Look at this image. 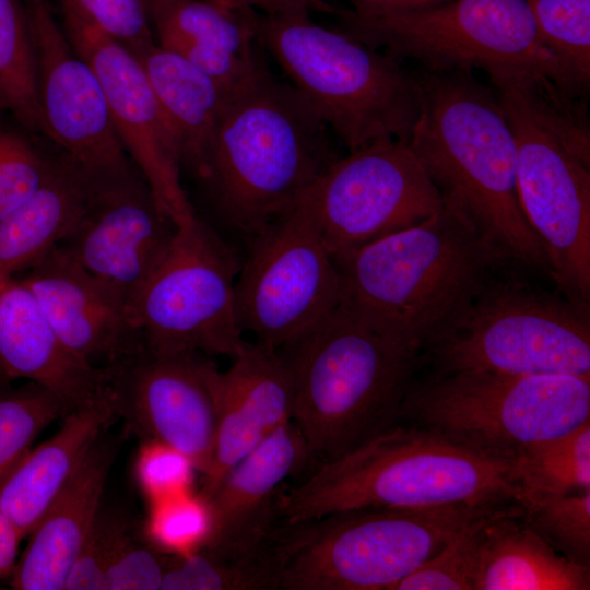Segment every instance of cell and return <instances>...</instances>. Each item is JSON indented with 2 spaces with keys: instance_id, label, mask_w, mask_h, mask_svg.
Wrapping results in <instances>:
<instances>
[{
  "instance_id": "obj_1",
  "label": "cell",
  "mask_w": 590,
  "mask_h": 590,
  "mask_svg": "<svg viewBox=\"0 0 590 590\" xmlns=\"http://www.w3.org/2000/svg\"><path fill=\"white\" fill-rule=\"evenodd\" d=\"M335 140L305 97L263 63L228 94L194 176L217 220L249 240L342 156Z\"/></svg>"
},
{
  "instance_id": "obj_2",
  "label": "cell",
  "mask_w": 590,
  "mask_h": 590,
  "mask_svg": "<svg viewBox=\"0 0 590 590\" xmlns=\"http://www.w3.org/2000/svg\"><path fill=\"white\" fill-rule=\"evenodd\" d=\"M508 261L461 210L444 201L420 224L334 260L339 307L375 333L422 353Z\"/></svg>"
},
{
  "instance_id": "obj_3",
  "label": "cell",
  "mask_w": 590,
  "mask_h": 590,
  "mask_svg": "<svg viewBox=\"0 0 590 590\" xmlns=\"http://www.w3.org/2000/svg\"><path fill=\"white\" fill-rule=\"evenodd\" d=\"M420 111L409 144L444 201L509 260L548 272L517 191V151L495 91L472 70L416 73Z\"/></svg>"
},
{
  "instance_id": "obj_4",
  "label": "cell",
  "mask_w": 590,
  "mask_h": 590,
  "mask_svg": "<svg viewBox=\"0 0 590 590\" xmlns=\"http://www.w3.org/2000/svg\"><path fill=\"white\" fill-rule=\"evenodd\" d=\"M517 151L521 210L543 245L548 273L573 304L590 308V123L586 94L534 71L489 79Z\"/></svg>"
},
{
  "instance_id": "obj_5",
  "label": "cell",
  "mask_w": 590,
  "mask_h": 590,
  "mask_svg": "<svg viewBox=\"0 0 590 590\" xmlns=\"http://www.w3.org/2000/svg\"><path fill=\"white\" fill-rule=\"evenodd\" d=\"M521 497L511 463L398 423L287 486L279 510L294 523L353 508H495Z\"/></svg>"
},
{
  "instance_id": "obj_6",
  "label": "cell",
  "mask_w": 590,
  "mask_h": 590,
  "mask_svg": "<svg viewBox=\"0 0 590 590\" xmlns=\"http://www.w3.org/2000/svg\"><path fill=\"white\" fill-rule=\"evenodd\" d=\"M290 375L292 421L315 467L400 423L422 354L365 328L340 307L276 350Z\"/></svg>"
},
{
  "instance_id": "obj_7",
  "label": "cell",
  "mask_w": 590,
  "mask_h": 590,
  "mask_svg": "<svg viewBox=\"0 0 590 590\" xmlns=\"http://www.w3.org/2000/svg\"><path fill=\"white\" fill-rule=\"evenodd\" d=\"M257 38L338 141L355 151L409 141L420 111L416 73L349 34L319 25L308 11L253 12Z\"/></svg>"
},
{
  "instance_id": "obj_8",
  "label": "cell",
  "mask_w": 590,
  "mask_h": 590,
  "mask_svg": "<svg viewBox=\"0 0 590 590\" xmlns=\"http://www.w3.org/2000/svg\"><path fill=\"white\" fill-rule=\"evenodd\" d=\"M488 509L353 508L281 522L280 590H393Z\"/></svg>"
},
{
  "instance_id": "obj_9",
  "label": "cell",
  "mask_w": 590,
  "mask_h": 590,
  "mask_svg": "<svg viewBox=\"0 0 590 590\" xmlns=\"http://www.w3.org/2000/svg\"><path fill=\"white\" fill-rule=\"evenodd\" d=\"M511 463L590 420V376L462 370L412 384L400 421Z\"/></svg>"
},
{
  "instance_id": "obj_10",
  "label": "cell",
  "mask_w": 590,
  "mask_h": 590,
  "mask_svg": "<svg viewBox=\"0 0 590 590\" xmlns=\"http://www.w3.org/2000/svg\"><path fill=\"white\" fill-rule=\"evenodd\" d=\"M516 275L487 282L422 351L434 375L462 370L590 376V314Z\"/></svg>"
},
{
  "instance_id": "obj_11",
  "label": "cell",
  "mask_w": 590,
  "mask_h": 590,
  "mask_svg": "<svg viewBox=\"0 0 590 590\" xmlns=\"http://www.w3.org/2000/svg\"><path fill=\"white\" fill-rule=\"evenodd\" d=\"M340 31L423 69L534 70L580 88L541 43L527 0H450L430 8L359 17L324 5Z\"/></svg>"
},
{
  "instance_id": "obj_12",
  "label": "cell",
  "mask_w": 590,
  "mask_h": 590,
  "mask_svg": "<svg viewBox=\"0 0 590 590\" xmlns=\"http://www.w3.org/2000/svg\"><path fill=\"white\" fill-rule=\"evenodd\" d=\"M241 261L197 215L178 232L130 308L144 347L233 358L245 345L235 305Z\"/></svg>"
},
{
  "instance_id": "obj_13",
  "label": "cell",
  "mask_w": 590,
  "mask_h": 590,
  "mask_svg": "<svg viewBox=\"0 0 590 590\" xmlns=\"http://www.w3.org/2000/svg\"><path fill=\"white\" fill-rule=\"evenodd\" d=\"M248 241L235 305L256 342L278 350L340 306L337 266L303 199Z\"/></svg>"
},
{
  "instance_id": "obj_14",
  "label": "cell",
  "mask_w": 590,
  "mask_h": 590,
  "mask_svg": "<svg viewBox=\"0 0 590 590\" xmlns=\"http://www.w3.org/2000/svg\"><path fill=\"white\" fill-rule=\"evenodd\" d=\"M333 260L425 221L444 205L408 141L339 157L303 198Z\"/></svg>"
},
{
  "instance_id": "obj_15",
  "label": "cell",
  "mask_w": 590,
  "mask_h": 590,
  "mask_svg": "<svg viewBox=\"0 0 590 590\" xmlns=\"http://www.w3.org/2000/svg\"><path fill=\"white\" fill-rule=\"evenodd\" d=\"M214 365L200 353L163 354L142 344L103 368L117 417L144 440L182 452L203 476L213 463L216 434Z\"/></svg>"
},
{
  "instance_id": "obj_16",
  "label": "cell",
  "mask_w": 590,
  "mask_h": 590,
  "mask_svg": "<svg viewBox=\"0 0 590 590\" xmlns=\"http://www.w3.org/2000/svg\"><path fill=\"white\" fill-rule=\"evenodd\" d=\"M64 33L95 71L126 153L155 202L178 226L194 216L180 179L181 155L137 57L122 44L62 7Z\"/></svg>"
},
{
  "instance_id": "obj_17",
  "label": "cell",
  "mask_w": 590,
  "mask_h": 590,
  "mask_svg": "<svg viewBox=\"0 0 590 590\" xmlns=\"http://www.w3.org/2000/svg\"><path fill=\"white\" fill-rule=\"evenodd\" d=\"M35 48L43 133L95 178L133 173L101 82L57 24L46 0L25 5Z\"/></svg>"
},
{
  "instance_id": "obj_18",
  "label": "cell",
  "mask_w": 590,
  "mask_h": 590,
  "mask_svg": "<svg viewBox=\"0 0 590 590\" xmlns=\"http://www.w3.org/2000/svg\"><path fill=\"white\" fill-rule=\"evenodd\" d=\"M179 226L137 173L98 179L73 231L57 247L83 268L130 316L139 293Z\"/></svg>"
},
{
  "instance_id": "obj_19",
  "label": "cell",
  "mask_w": 590,
  "mask_h": 590,
  "mask_svg": "<svg viewBox=\"0 0 590 590\" xmlns=\"http://www.w3.org/2000/svg\"><path fill=\"white\" fill-rule=\"evenodd\" d=\"M15 276L61 345L82 363L101 369L142 345L127 310L59 247Z\"/></svg>"
},
{
  "instance_id": "obj_20",
  "label": "cell",
  "mask_w": 590,
  "mask_h": 590,
  "mask_svg": "<svg viewBox=\"0 0 590 590\" xmlns=\"http://www.w3.org/2000/svg\"><path fill=\"white\" fill-rule=\"evenodd\" d=\"M225 371L211 370L216 404L213 463L200 492L206 496L225 473L293 417V390L275 349L247 342Z\"/></svg>"
},
{
  "instance_id": "obj_21",
  "label": "cell",
  "mask_w": 590,
  "mask_h": 590,
  "mask_svg": "<svg viewBox=\"0 0 590 590\" xmlns=\"http://www.w3.org/2000/svg\"><path fill=\"white\" fill-rule=\"evenodd\" d=\"M310 464L303 436L287 422L250 451L203 496L211 512L202 547L241 551L269 542L282 522L279 503L286 480Z\"/></svg>"
},
{
  "instance_id": "obj_22",
  "label": "cell",
  "mask_w": 590,
  "mask_h": 590,
  "mask_svg": "<svg viewBox=\"0 0 590 590\" xmlns=\"http://www.w3.org/2000/svg\"><path fill=\"white\" fill-rule=\"evenodd\" d=\"M115 417L114 400L104 384L64 416L57 433L31 448L0 480V510L22 539L30 535Z\"/></svg>"
},
{
  "instance_id": "obj_23",
  "label": "cell",
  "mask_w": 590,
  "mask_h": 590,
  "mask_svg": "<svg viewBox=\"0 0 590 590\" xmlns=\"http://www.w3.org/2000/svg\"><path fill=\"white\" fill-rule=\"evenodd\" d=\"M157 45L232 92L261 64L253 10L206 0H144Z\"/></svg>"
},
{
  "instance_id": "obj_24",
  "label": "cell",
  "mask_w": 590,
  "mask_h": 590,
  "mask_svg": "<svg viewBox=\"0 0 590 590\" xmlns=\"http://www.w3.org/2000/svg\"><path fill=\"white\" fill-rule=\"evenodd\" d=\"M104 437V436H103ZM101 438L57 495L10 574L17 590H61L99 512L115 447Z\"/></svg>"
},
{
  "instance_id": "obj_25",
  "label": "cell",
  "mask_w": 590,
  "mask_h": 590,
  "mask_svg": "<svg viewBox=\"0 0 590 590\" xmlns=\"http://www.w3.org/2000/svg\"><path fill=\"white\" fill-rule=\"evenodd\" d=\"M0 373L47 387L73 410L105 384L103 368L71 355L59 342L31 291L0 273Z\"/></svg>"
},
{
  "instance_id": "obj_26",
  "label": "cell",
  "mask_w": 590,
  "mask_h": 590,
  "mask_svg": "<svg viewBox=\"0 0 590 590\" xmlns=\"http://www.w3.org/2000/svg\"><path fill=\"white\" fill-rule=\"evenodd\" d=\"M97 178L67 156L44 182L0 219V273L16 275L61 244L84 214Z\"/></svg>"
},
{
  "instance_id": "obj_27",
  "label": "cell",
  "mask_w": 590,
  "mask_h": 590,
  "mask_svg": "<svg viewBox=\"0 0 590 590\" xmlns=\"http://www.w3.org/2000/svg\"><path fill=\"white\" fill-rule=\"evenodd\" d=\"M520 514L512 504L488 518L474 590H589L590 567L555 551Z\"/></svg>"
},
{
  "instance_id": "obj_28",
  "label": "cell",
  "mask_w": 590,
  "mask_h": 590,
  "mask_svg": "<svg viewBox=\"0 0 590 590\" xmlns=\"http://www.w3.org/2000/svg\"><path fill=\"white\" fill-rule=\"evenodd\" d=\"M177 140L181 167L197 172L231 92L155 42L131 51Z\"/></svg>"
},
{
  "instance_id": "obj_29",
  "label": "cell",
  "mask_w": 590,
  "mask_h": 590,
  "mask_svg": "<svg viewBox=\"0 0 590 590\" xmlns=\"http://www.w3.org/2000/svg\"><path fill=\"white\" fill-rule=\"evenodd\" d=\"M282 563L275 530L269 542L250 550L201 547L168 555L161 590H280Z\"/></svg>"
},
{
  "instance_id": "obj_30",
  "label": "cell",
  "mask_w": 590,
  "mask_h": 590,
  "mask_svg": "<svg viewBox=\"0 0 590 590\" xmlns=\"http://www.w3.org/2000/svg\"><path fill=\"white\" fill-rule=\"evenodd\" d=\"M520 505L590 488V420L521 449L511 460Z\"/></svg>"
},
{
  "instance_id": "obj_31",
  "label": "cell",
  "mask_w": 590,
  "mask_h": 590,
  "mask_svg": "<svg viewBox=\"0 0 590 590\" xmlns=\"http://www.w3.org/2000/svg\"><path fill=\"white\" fill-rule=\"evenodd\" d=\"M0 111L43 132L33 35L26 9L17 0H0Z\"/></svg>"
},
{
  "instance_id": "obj_32",
  "label": "cell",
  "mask_w": 590,
  "mask_h": 590,
  "mask_svg": "<svg viewBox=\"0 0 590 590\" xmlns=\"http://www.w3.org/2000/svg\"><path fill=\"white\" fill-rule=\"evenodd\" d=\"M70 411L61 398L40 384L0 387V480L47 425Z\"/></svg>"
},
{
  "instance_id": "obj_33",
  "label": "cell",
  "mask_w": 590,
  "mask_h": 590,
  "mask_svg": "<svg viewBox=\"0 0 590 590\" xmlns=\"http://www.w3.org/2000/svg\"><path fill=\"white\" fill-rule=\"evenodd\" d=\"M538 36L573 81H590V0H527Z\"/></svg>"
},
{
  "instance_id": "obj_34",
  "label": "cell",
  "mask_w": 590,
  "mask_h": 590,
  "mask_svg": "<svg viewBox=\"0 0 590 590\" xmlns=\"http://www.w3.org/2000/svg\"><path fill=\"white\" fill-rule=\"evenodd\" d=\"M522 521L555 551L590 567V488L520 505Z\"/></svg>"
},
{
  "instance_id": "obj_35",
  "label": "cell",
  "mask_w": 590,
  "mask_h": 590,
  "mask_svg": "<svg viewBox=\"0 0 590 590\" xmlns=\"http://www.w3.org/2000/svg\"><path fill=\"white\" fill-rule=\"evenodd\" d=\"M499 508L488 509L469 520L436 555L397 583L393 590H474L485 526Z\"/></svg>"
},
{
  "instance_id": "obj_36",
  "label": "cell",
  "mask_w": 590,
  "mask_h": 590,
  "mask_svg": "<svg viewBox=\"0 0 590 590\" xmlns=\"http://www.w3.org/2000/svg\"><path fill=\"white\" fill-rule=\"evenodd\" d=\"M211 530V512L199 493L181 494L151 504L144 532L149 542L169 555H185L201 548Z\"/></svg>"
},
{
  "instance_id": "obj_37",
  "label": "cell",
  "mask_w": 590,
  "mask_h": 590,
  "mask_svg": "<svg viewBox=\"0 0 590 590\" xmlns=\"http://www.w3.org/2000/svg\"><path fill=\"white\" fill-rule=\"evenodd\" d=\"M168 554L137 541L127 523L116 520L105 570L104 590H158Z\"/></svg>"
},
{
  "instance_id": "obj_38",
  "label": "cell",
  "mask_w": 590,
  "mask_h": 590,
  "mask_svg": "<svg viewBox=\"0 0 590 590\" xmlns=\"http://www.w3.org/2000/svg\"><path fill=\"white\" fill-rule=\"evenodd\" d=\"M54 164L27 139L0 130V219L44 182Z\"/></svg>"
},
{
  "instance_id": "obj_39",
  "label": "cell",
  "mask_w": 590,
  "mask_h": 590,
  "mask_svg": "<svg viewBox=\"0 0 590 590\" xmlns=\"http://www.w3.org/2000/svg\"><path fill=\"white\" fill-rule=\"evenodd\" d=\"M62 7L130 51L155 42L144 0H62Z\"/></svg>"
},
{
  "instance_id": "obj_40",
  "label": "cell",
  "mask_w": 590,
  "mask_h": 590,
  "mask_svg": "<svg viewBox=\"0 0 590 590\" xmlns=\"http://www.w3.org/2000/svg\"><path fill=\"white\" fill-rule=\"evenodd\" d=\"M196 468L179 450L144 440L135 460V477L150 504L191 492Z\"/></svg>"
},
{
  "instance_id": "obj_41",
  "label": "cell",
  "mask_w": 590,
  "mask_h": 590,
  "mask_svg": "<svg viewBox=\"0 0 590 590\" xmlns=\"http://www.w3.org/2000/svg\"><path fill=\"white\" fill-rule=\"evenodd\" d=\"M116 520V516L99 512L67 573L63 590H104L105 570Z\"/></svg>"
},
{
  "instance_id": "obj_42",
  "label": "cell",
  "mask_w": 590,
  "mask_h": 590,
  "mask_svg": "<svg viewBox=\"0 0 590 590\" xmlns=\"http://www.w3.org/2000/svg\"><path fill=\"white\" fill-rule=\"evenodd\" d=\"M352 12L359 17H375L389 13L422 10L450 0H347Z\"/></svg>"
},
{
  "instance_id": "obj_43",
  "label": "cell",
  "mask_w": 590,
  "mask_h": 590,
  "mask_svg": "<svg viewBox=\"0 0 590 590\" xmlns=\"http://www.w3.org/2000/svg\"><path fill=\"white\" fill-rule=\"evenodd\" d=\"M22 540L15 527L0 510V578L10 576L17 560Z\"/></svg>"
},
{
  "instance_id": "obj_44",
  "label": "cell",
  "mask_w": 590,
  "mask_h": 590,
  "mask_svg": "<svg viewBox=\"0 0 590 590\" xmlns=\"http://www.w3.org/2000/svg\"><path fill=\"white\" fill-rule=\"evenodd\" d=\"M316 0H262L261 9L267 14L308 11Z\"/></svg>"
},
{
  "instance_id": "obj_45",
  "label": "cell",
  "mask_w": 590,
  "mask_h": 590,
  "mask_svg": "<svg viewBox=\"0 0 590 590\" xmlns=\"http://www.w3.org/2000/svg\"><path fill=\"white\" fill-rule=\"evenodd\" d=\"M229 9L243 10V9H252L260 8L262 5V0H206Z\"/></svg>"
}]
</instances>
